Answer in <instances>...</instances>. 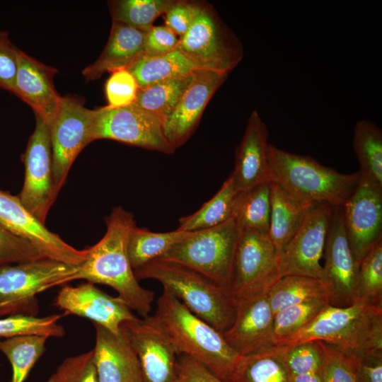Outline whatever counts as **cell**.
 <instances>
[{"label": "cell", "instance_id": "obj_1", "mask_svg": "<svg viewBox=\"0 0 382 382\" xmlns=\"http://www.w3.org/2000/svg\"><path fill=\"white\" fill-rule=\"evenodd\" d=\"M105 224L107 230L103 237L86 249V260L65 283L85 279L108 285L132 310L141 318L146 317L151 310L154 293L139 284L127 253L129 234L136 226L134 216L120 207H115L105 218Z\"/></svg>", "mask_w": 382, "mask_h": 382}, {"label": "cell", "instance_id": "obj_2", "mask_svg": "<svg viewBox=\"0 0 382 382\" xmlns=\"http://www.w3.org/2000/svg\"><path fill=\"white\" fill-rule=\"evenodd\" d=\"M152 317L175 348L227 382L240 354L221 332L192 313L179 299L163 289Z\"/></svg>", "mask_w": 382, "mask_h": 382}, {"label": "cell", "instance_id": "obj_3", "mask_svg": "<svg viewBox=\"0 0 382 382\" xmlns=\"http://www.w3.org/2000/svg\"><path fill=\"white\" fill-rule=\"evenodd\" d=\"M308 341L324 342L357 358L382 351V306L361 301L347 307L329 304L308 325L275 345L289 347Z\"/></svg>", "mask_w": 382, "mask_h": 382}, {"label": "cell", "instance_id": "obj_4", "mask_svg": "<svg viewBox=\"0 0 382 382\" xmlns=\"http://www.w3.org/2000/svg\"><path fill=\"white\" fill-rule=\"evenodd\" d=\"M138 281L161 283L192 313L222 332L233 324L237 301L230 289L182 264L161 258L134 270Z\"/></svg>", "mask_w": 382, "mask_h": 382}, {"label": "cell", "instance_id": "obj_5", "mask_svg": "<svg viewBox=\"0 0 382 382\" xmlns=\"http://www.w3.org/2000/svg\"><path fill=\"white\" fill-rule=\"evenodd\" d=\"M270 181L279 185L297 200L307 204L342 206L361 180L359 171L344 174L316 160L268 147Z\"/></svg>", "mask_w": 382, "mask_h": 382}, {"label": "cell", "instance_id": "obj_6", "mask_svg": "<svg viewBox=\"0 0 382 382\" xmlns=\"http://www.w3.org/2000/svg\"><path fill=\"white\" fill-rule=\"evenodd\" d=\"M241 229L231 218L209 228L189 231L161 257L185 265L229 289Z\"/></svg>", "mask_w": 382, "mask_h": 382}, {"label": "cell", "instance_id": "obj_7", "mask_svg": "<svg viewBox=\"0 0 382 382\" xmlns=\"http://www.w3.org/2000/svg\"><path fill=\"white\" fill-rule=\"evenodd\" d=\"M81 265V264H80ZM41 258L0 266V317L37 316V295L65 283L79 265Z\"/></svg>", "mask_w": 382, "mask_h": 382}, {"label": "cell", "instance_id": "obj_8", "mask_svg": "<svg viewBox=\"0 0 382 382\" xmlns=\"http://www.w3.org/2000/svg\"><path fill=\"white\" fill-rule=\"evenodd\" d=\"M178 49L197 69L228 74L243 56L241 43L212 8L203 5Z\"/></svg>", "mask_w": 382, "mask_h": 382}, {"label": "cell", "instance_id": "obj_9", "mask_svg": "<svg viewBox=\"0 0 382 382\" xmlns=\"http://www.w3.org/2000/svg\"><path fill=\"white\" fill-rule=\"evenodd\" d=\"M93 139H110L148 150L172 154L161 121L134 105L94 110Z\"/></svg>", "mask_w": 382, "mask_h": 382}, {"label": "cell", "instance_id": "obj_10", "mask_svg": "<svg viewBox=\"0 0 382 382\" xmlns=\"http://www.w3.org/2000/svg\"><path fill=\"white\" fill-rule=\"evenodd\" d=\"M94 110L73 96L62 97L57 114L50 126L52 177L56 192L64 185L79 153L93 139Z\"/></svg>", "mask_w": 382, "mask_h": 382}, {"label": "cell", "instance_id": "obj_11", "mask_svg": "<svg viewBox=\"0 0 382 382\" xmlns=\"http://www.w3.org/2000/svg\"><path fill=\"white\" fill-rule=\"evenodd\" d=\"M22 159L25 177L18 197L26 209L45 224L58 194L53 183L50 127L37 115Z\"/></svg>", "mask_w": 382, "mask_h": 382}, {"label": "cell", "instance_id": "obj_12", "mask_svg": "<svg viewBox=\"0 0 382 382\" xmlns=\"http://www.w3.org/2000/svg\"><path fill=\"white\" fill-rule=\"evenodd\" d=\"M333 207L325 203L310 207L302 224L279 253L280 276L301 275L322 280L320 260Z\"/></svg>", "mask_w": 382, "mask_h": 382}, {"label": "cell", "instance_id": "obj_13", "mask_svg": "<svg viewBox=\"0 0 382 382\" xmlns=\"http://www.w3.org/2000/svg\"><path fill=\"white\" fill-rule=\"evenodd\" d=\"M323 255L322 281L328 293L329 304L347 307L357 302L360 262L354 257L348 242L342 206L333 207Z\"/></svg>", "mask_w": 382, "mask_h": 382}, {"label": "cell", "instance_id": "obj_14", "mask_svg": "<svg viewBox=\"0 0 382 382\" xmlns=\"http://www.w3.org/2000/svg\"><path fill=\"white\" fill-rule=\"evenodd\" d=\"M279 262V254L267 233L241 231L229 284L236 299L272 284L281 277Z\"/></svg>", "mask_w": 382, "mask_h": 382}, {"label": "cell", "instance_id": "obj_15", "mask_svg": "<svg viewBox=\"0 0 382 382\" xmlns=\"http://www.w3.org/2000/svg\"><path fill=\"white\" fill-rule=\"evenodd\" d=\"M342 207L348 242L360 262L382 241V188L361 175L358 186Z\"/></svg>", "mask_w": 382, "mask_h": 382}, {"label": "cell", "instance_id": "obj_16", "mask_svg": "<svg viewBox=\"0 0 382 382\" xmlns=\"http://www.w3.org/2000/svg\"><path fill=\"white\" fill-rule=\"evenodd\" d=\"M121 327L137 355L143 382H176L179 354L152 316L137 317Z\"/></svg>", "mask_w": 382, "mask_h": 382}, {"label": "cell", "instance_id": "obj_17", "mask_svg": "<svg viewBox=\"0 0 382 382\" xmlns=\"http://www.w3.org/2000/svg\"><path fill=\"white\" fill-rule=\"evenodd\" d=\"M0 224L33 244L47 257L78 265L86 258L87 250H78L50 231L23 206L18 196L0 190Z\"/></svg>", "mask_w": 382, "mask_h": 382}, {"label": "cell", "instance_id": "obj_18", "mask_svg": "<svg viewBox=\"0 0 382 382\" xmlns=\"http://www.w3.org/2000/svg\"><path fill=\"white\" fill-rule=\"evenodd\" d=\"M267 289L238 299L234 321L221 332L228 345L240 355L274 345V314L268 299Z\"/></svg>", "mask_w": 382, "mask_h": 382}, {"label": "cell", "instance_id": "obj_19", "mask_svg": "<svg viewBox=\"0 0 382 382\" xmlns=\"http://www.w3.org/2000/svg\"><path fill=\"white\" fill-rule=\"evenodd\" d=\"M54 305L66 315L88 318L115 333L124 322L137 318L120 298L108 294L89 282L76 286H63Z\"/></svg>", "mask_w": 382, "mask_h": 382}, {"label": "cell", "instance_id": "obj_20", "mask_svg": "<svg viewBox=\"0 0 382 382\" xmlns=\"http://www.w3.org/2000/svg\"><path fill=\"white\" fill-rule=\"evenodd\" d=\"M227 76L205 69L193 71L190 83L163 123L165 136L175 149L190 137L205 107Z\"/></svg>", "mask_w": 382, "mask_h": 382}, {"label": "cell", "instance_id": "obj_21", "mask_svg": "<svg viewBox=\"0 0 382 382\" xmlns=\"http://www.w3.org/2000/svg\"><path fill=\"white\" fill-rule=\"evenodd\" d=\"M13 94L27 103L49 126L54 121L62 97L54 85L57 70L28 55L18 48Z\"/></svg>", "mask_w": 382, "mask_h": 382}, {"label": "cell", "instance_id": "obj_22", "mask_svg": "<svg viewBox=\"0 0 382 382\" xmlns=\"http://www.w3.org/2000/svg\"><path fill=\"white\" fill-rule=\"evenodd\" d=\"M93 361L99 382H143L137 355L122 328L112 332L93 323Z\"/></svg>", "mask_w": 382, "mask_h": 382}, {"label": "cell", "instance_id": "obj_23", "mask_svg": "<svg viewBox=\"0 0 382 382\" xmlns=\"http://www.w3.org/2000/svg\"><path fill=\"white\" fill-rule=\"evenodd\" d=\"M268 136L266 125L258 112L253 110L236 150L235 166L231 175L238 192L270 181Z\"/></svg>", "mask_w": 382, "mask_h": 382}, {"label": "cell", "instance_id": "obj_24", "mask_svg": "<svg viewBox=\"0 0 382 382\" xmlns=\"http://www.w3.org/2000/svg\"><path fill=\"white\" fill-rule=\"evenodd\" d=\"M146 33L112 21L108 42L99 57L82 70L87 82L108 71L127 69L144 54Z\"/></svg>", "mask_w": 382, "mask_h": 382}, {"label": "cell", "instance_id": "obj_25", "mask_svg": "<svg viewBox=\"0 0 382 382\" xmlns=\"http://www.w3.org/2000/svg\"><path fill=\"white\" fill-rule=\"evenodd\" d=\"M312 204L303 203L270 182V217L267 235L279 254L302 224Z\"/></svg>", "mask_w": 382, "mask_h": 382}, {"label": "cell", "instance_id": "obj_26", "mask_svg": "<svg viewBox=\"0 0 382 382\" xmlns=\"http://www.w3.org/2000/svg\"><path fill=\"white\" fill-rule=\"evenodd\" d=\"M227 382H291L278 345L241 355Z\"/></svg>", "mask_w": 382, "mask_h": 382}, {"label": "cell", "instance_id": "obj_27", "mask_svg": "<svg viewBox=\"0 0 382 382\" xmlns=\"http://www.w3.org/2000/svg\"><path fill=\"white\" fill-rule=\"evenodd\" d=\"M127 69L134 77L139 88L189 74L196 70L193 64L178 50L166 54H142Z\"/></svg>", "mask_w": 382, "mask_h": 382}, {"label": "cell", "instance_id": "obj_28", "mask_svg": "<svg viewBox=\"0 0 382 382\" xmlns=\"http://www.w3.org/2000/svg\"><path fill=\"white\" fill-rule=\"evenodd\" d=\"M270 217V181L238 192L232 208L233 218L241 231L267 233Z\"/></svg>", "mask_w": 382, "mask_h": 382}, {"label": "cell", "instance_id": "obj_29", "mask_svg": "<svg viewBox=\"0 0 382 382\" xmlns=\"http://www.w3.org/2000/svg\"><path fill=\"white\" fill-rule=\"evenodd\" d=\"M267 296L274 314L292 305L318 299H328L322 280L294 274L279 277L268 287Z\"/></svg>", "mask_w": 382, "mask_h": 382}, {"label": "cell", "instance_id": "obj_30", "mask_svg": "<svg viewBox=\"0 0 382 382\" xmlns=\"http://www.w3.org/2000/svg\"><path fill=\"white\" fill-rule=\"evenodd\" d=\"M353 146L361 175L382 188V132L374 122L361 120L354 129Z\"/></svg>", "mask_w": 382, "mask_h": 382}, {"label": "cell", "instance_id": "obj_31", "mask_svg": "<svg viewBox=\"0 0 382 382\" xmlns=\"http://www.w3.org/2000/svg\"><path fill=\"white\" fill-rule=\"evenodd\" d=\"M192 76L193 71L139 88L132 105L153 114L163 124L190 83Z\"/></svg>", "mask_w": 382, "mask_h": 382}, {"label": "cell", "instance_id": "obj_32", "mask_svg": "<svg viewBox=\"0 0 382 382\" xmlns=\"http://www.w3.org/2000/svg\"><path fill=\"white\" fill-rule=\"evenodd\" d=\"M233 175L224 181L219 191L197 212L179 219V229L194 231L218 226L231 218L234 199L238 193Z\"/></svg>", "mask_w": 382, "mask_h": 382}, {"label": "cell", "instance_id": "obj_33", "mask_svg": "<svg viewBox=\"0 0 382 382\" xmlns=\"http://www.w3.org/2000/svg\"><path fill=\"white\" fill-rule=\"evenodd\" d=\"M188 233L179 228L156 233L134 226L130 231L127 241V253L133 270L161 257Z\"/></svg>", "mask_w": 382, "mask_h": 382}, {"label": "cell", "instance_id": "obj_34", "mask_svg": "<svg viewBox=\"0 0 382 382\" xmlns=\"http://www.w3.org/2000/svg\"><path fill=\"white\" fill-rule=\"evenodd\" d=\"M49 337L24 335L0 339V351L11 363V382H24L35 364L45 352Z\"/></svg>", "mask_w": 382, "mask_h": 382}, {"label": "cell", "instance_id": "obj_35", "mask_svg": "<svg viewBox=\"0 0 382 382\" xmlns=\"http://www.w3.org/2000/svg\"><path fill=\"white\" fill-rule=\"evenodd\" d=\"M173 0H117L109 3L112 21L146 33L155 19L164 14Z\"/></svg>", "mask_w": 382, "mask_h": 382}, {"label": "cell", "instance_id": "obj_36", "mask_svg": "<svg viewBox=\"0 0 382 382\" xmlns=\"http://www.w3.org/2000/svg\"><path fill=\"white\" fill-rule=\"evenodd\" d=\"M65 315L66 313L44 317L25 315L0 317V339L24 335L62 337L65 330L58 321Z\"/></svg>", "mask_w": 382, "mask_h": 382}, {"label": "cell", "instance_id": "obj_37", "mask_svg": "<svg viewBox=\"0 0 382 382\" xmlns=\"http://www.w3.org/2000/svg\"><path fill=\"white\" fill-rule=\"evenodd\" d=\"M328 305V299H318L292 305L277 312L274 319L273 345L308 325Z\"/></svg>", "mask_w": 382, "mask_h": 382}, {"label": "cell", "instance_id": "obj_38", "mask_svg": "<svg viewBox=\"0 0 382 382\" xmlns=\"http://www.w3.org/2000/svg\"><path fill=\"white\" fill-rule=\"evenodd\" d=\"M357 301L382 306V241L360 262Z\"/></svg>", "mask_w": 382, "mask_h": 382}, {"label": "cell", "instance_id": "obj_39", "mask_svg": "<svg viewBox=\"0 0 382 382\" xmlns=\"http://www.w3.org/2000/svg\"><path fill=\"white\" fill-rule=\"evenodd\" d=\"M282 350L284 362L291 376L320 371L323 352L319 341H308L284 347Z\"/></svg>", "mask_w": 382, "mask_h": 382}, {"label": "cell", "instance_id": "obj_40", "mask_svg": "<svg viewBox=\"0 0 382 382\" xmlns=\"http://www.w3.org/2000/svg\"><path fill=\"white\" fill-rule=\"evenodd\" d=\"M323 352L321 369L323 382H357V357L347 355L335 347L319 341Z\"/></svg>", "mask_w": 382, "mask_h": 382}, {"label": "cell", "instance_id": "obj_41", "mask_svg": "<svg viewBox=\"0 0 382 382\" xmlns=\"http://www.w3.org/2000/svg\"><path fill=\"white\" fill-rule=\"evenodd\" d=\"M47 382H99L93 350L65 359Z\"/></svg>", "mask_w": 382, "mask_h": 382}, {"label": "cell", "instance_id": "obj_42", "mask_svg": "<svg viewBox=\"0 0 382 382\" xmlns=\"http://www.w3.org/2000/svg\"><path fill=\"white\" fill-rule=\"evenodd\" d=\"M45 257L30 242L14 234L0 224V266Z\"/></svg>", "mask_w": 382, "mask_h": 382}, {"label": "cell", "instance_id": "obj_43", "mask_svg": "<svg viewBox=\"0 0 382 382\" xmlns=\"http://www.w3.org/2000/svg\"><path fill=\"white\" fill-rule=\"evenodd\" d=\"M139 88L134 77L127 69L112 71L105 86L108 106L119 108L132 105Z\"/></svg>", "mask_w": 382, "mask_h": 382}, {"label": "cell", "instance_id": "obj_44", "mask_svg": "<svg viewBox=\"0 0 382 382\" xmlns=\"http://www.w3.org/2000/svg\"><path fill=\"white\" fill-rule=\"evenodd\" d=\"M203 5L196 1H175L164 13L165 26L177 36H183L200 12Z\"/></svg>", "mask_w": 382, "mask_h": 382}, {"label": "cell", "instance_id": "obj_45", "mask_svg": "<svg viewBox=\"0 0 382 382\" xmlns=\"http://www.w3.org/2000/svg\"><path fill=\"white\" fill-rule=\"evenodd\" d=\"M18 48L7 30H0V88L13 93L18 69Z\"/></svg>", "mask_w": 382, "mask_h": 382}, {"label": "cell", "instance_id": "obj_46", "mask_svg": "<svg viewBox=\"0 0 382 382\" xmlns=\"http://www.w3.org/2000/svg\"><path fill=\"white\" fill-rule=\"evenodd\" d=\"M179 38L165 25L152 26L146 33L144 54L156 56L177 49Z\"/></svg>", "mask_w": 382, "mask_h": 382}, {"label": "cell", "instance_id": "obj_47", "mask_svg": "<svg viewBox=\"0 0 382 382\" xmlns=\"http://www.w3.org/2000/svg\"><path fill=\"white\" fill-rule=\"evenodd\" d=\"M176 382H225L197 360L178 355Z\"/></svg>", "mask_w": 382, "mask_h": 382}, {"label": "cell", "instance_id": "obj_48", "mask_svg": "<svg viewBox=\"0 0 382 382\" xmlns=\"http://www.w3.org/2000/svg\"><path fill=\"white\" fill-rule=\"evenodd\" d=\"M357 382H382V351L369 352L357 359Z\"/></svg>", "mask_w": 382, "mask_h": 382}, {"label": "cell", "instance_id": "obj_49", "mask_svg": "<svg viewBox=\"0 0 382 382\" xmlns=\"http://www.w3.org/2000/svg\"><path fill=\"white\" fill-rule=\"evenodd\" d=\"M320 371L293 376L291 382H323Z\"/></svg>", "mask_w": 382, "mask_h": 382}]
</instances>
